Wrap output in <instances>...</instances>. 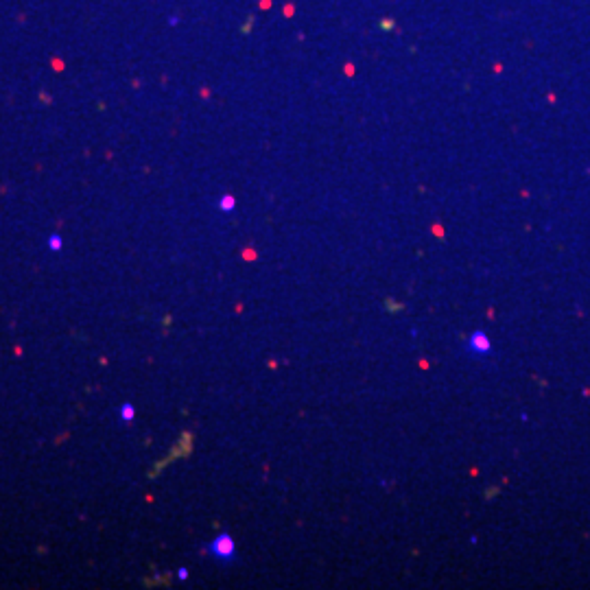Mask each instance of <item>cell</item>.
I'll return each instance as SVG.
<instances>
[{"mask_svg": "<svg viewBox=\"0 0 590 590\" xmlns=\"http://www.w3.org/2000/svg\"><path fill=\"white\" fill-rule=\"evenodd\" d=\"M177 579H179V581H186V579H188V568H184V566H182V568H177Z\"/></svg>", "mask_w": 590, "mask_h": 590, "instance_id": "obj_6", "label": "cell"}, {"mask_svg": "<svg viewBox=\"0 0 590 590\" xmlns=\"http://www.w3.org/2000/svg\"><path fill=\"white\" fill-rule=\"evenodd\" d=\"M219 206H221V210H223V212H232V210H234V197L223 195V197H221V203H219Z\"/></svg>", "mask_w": 590, "mask_h": 590, "instance_id": "obj_5", "label": "cell"}, {"mask_svg": "<svg viewBox=\"0 0 590 590\" xmlns=\"http://www.w3.org/2000/svg\"><path fill=\"white\" fill-rule=\"evenodd\" d=\"M118 418L123 420V422H131V420L136 418V409H134V405H129V402L120 405V409H118Z\"/></svg>", "mask_w": 590, "mask_h": 590, "instance_id": "obj_3", "label": "cell"}, {"mask_svg": "<svg viewBox=\"0 0 590 590\" xmlns=\"http://www.w3.org/2000/svg\"><path fill=\"white\" fill-rule=\"evenodd\" d=\"M206 549L219 562H234L236 559V542H234V538L227 531H221Z\"/></svg>", "mask_w": 590, "mask_h": 590, "instance_id": "obj_1", "label": "cell"}, {"mask_svg": "<svg viewBox=\"0 0 590 590\" xmlns=\"http://www.w3.org/2000/svg\"><path fill=\"white\" fill-rule=\"evenodd\" d=\"M466 350H468V354H472V357H487V354L492 352L490 337H487L483 330H474L466 341Z\"/></svg>", "mask_w": 590, "mask_h": 590, "instance_id": "obj_2", "label": "cell"}, {"mask_svg": "<svg viewBox=\"0 0 590 590\" xmlns=\"http://www.w3.org/2000/svg\"><path fill=\"white\" fill-rule=\"evenodd\" d=\"M46 245H48V249L51 251H62L64 249V238L59 236V234H51L48 240H46Z\"/></svg>", "mask_w": 590, "mask_h": 590, "instance_id": "obj_4", "label": "cell"}]
</instances>
